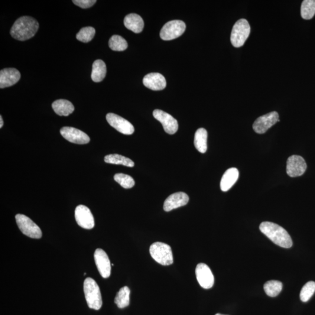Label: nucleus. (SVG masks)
Wrapping results in <instances>:
<instances>
[{
	"label": "nucleus",
	"mask_w": 315,
	"mask_h": 315,
	"mask_svg": "<svg viewBox=\"0 0 315 315\" xmlns=\"http://www.w3.org/2000/svg\"><path fill=\"white\" fill-rule=\"evenodd\" d=\"M39 27L40 25L35 18L24 16L14 22L10 34L15 40L25 41L34 37L38 31Z\"/></svg>",
	"instance_id": "f257e3e1"
},
{
	"label": "nucleus",
	"mask_w": 315,
	"mask_h": 315,
	"mask_svg": "<svg viewBox=\"0 0 315 315\" xmlns=\"http://www.w3.org/2000/svg\"><path fill=\"white\" fill-rule=\"evenodd\" d=\"M259 228L275 244L284 248H290L292 246L290 235L286 230L277 224L264 222L260 225Z\"/></svg>",
	"instance_id": "f03ea898"
},
{
	"label": "nucleus",
	"mask_w": 315,
	"mask_h": 315,
	"mask_svg": "<svg viewBox=\"0 0 315 315\" xmlns=\"http://www.w3.org/2000/svg\"><path fill=\"white\" fill-rule=\"evenodd\" d=\"M84 292L88 306L90 309L100 310L102 306L101 293L98 285L93 279H86L84 282Z\"/></svg>",
	"instance_id": "7ed1b4c3"
},
{
	"label": "nucleus",
	"mask_w": 315,
	"mask_h": 315,
	"mask_svg": "<svg viewBox=\"0 0 315 315\" xmlns=\"http://www.w3.org/2000/svg\"><path fill=\"white\" fill-rule=\"evenodd\" d=\"M149 253L152 259L159 264L169 266L174 263L171 246L166 243L160 242L152 243L149 248Z\"/></svg>",
	"instance_id": "20e7f679"
},
{
	"label": "nucleus",
	"mask_w": 315,
	"mask_h": 315,
	"mask_svg": "<svg viewBox=\"0 0 315 315\" xmlns=\"http://www.w3.org/2000/svg\"><path fill=\"white\" fill-rule=\"evenodd\" d=\"M251 33V27L248 21L245 19H239L233 25L230 42L233 46L240 47L244 45Z\"/></svg>",
	"instance_id": "39448f33"
},
{
	"label": "nucleus",
	"mask_w": 315,
	"mask_h": 315,
	"mask_svg": "<svg viewBox=\"0 0 315 315\" xmlns=\"http://www.w3.org/2000/svg\"><path fill=\"white\" fill-rule=\"evenodd\" d=\"M16 222L21 231L24 235L33 239H41L42 232L41 228L29 217L18 214L15 216Z\"/></svg>",
	"instance_id": "423d86ee"
},
{
	"label": "nucleus",
	"mask_w": 315,
	"mask_h": 315,
	"mask_svg": "<svg viewBox=\"0 0 315 315\" xmlns=\"http://www.w3.org/2000/svg\"><path fill=\"white\" fill-rule=\"evenodd\" d=\"M186 29V24L182 21L173 20L165 24L160 32V37L164 41H171L180 37Z\"/></svg>",
	"instance_id": "0eeeda50"
},
{
	"label": "nucleus",
	"mask_w": 315,
	"mask_h": 315,
	"mask_svg": "<svg viewBox=\"0 0 315 315\" xmlns=\"http://www.w3.org/2000/svg\"><path fill=\"white\" fill-rule=\"evenodd\" d=\"M280 121L277 112H271L259 117L253 125V129L258 134H264L268 130Z\"/></svg>",
	"instance_id": "6e6552de"
},
{
	"label": "nucleus",
	"mask_w": 315,
	"mask_h": 315,
	"mask_svg": "<svg viewBox=\"0 0 315 315\" xmlns=\"http://www.w3.org/2000/svg\"><path fill=\"white\" fill-rule=\"evenodd\" d=\"M106 120L110 126L123 135H131L135 132L134 126L131 123L115 113H108Z\"/></svg>",
	"instance_id": "1a4fd4ad"
},
{
	"label": "nucleus",
	"mask_w": 315,
	"mask_h": 315,
	"mask_svg": "<svg viewBox=\"0 0 315 315\" xmlns=\"http://www.w3.org/2000/svg\"><path fill=\"white\" fill-rule=\"evenodd\" d=\"M307 168L304 159L299 155H292L287 162V174L289 177L295 178L303 175Z\"/></svg>",
	"instance_id": "9d476101"
},
{
	"label": "nucleus",
	"mask_w": 315,
	"mask_h": 315,
	"mask_svg": "<svg viewBox=\"0 0 315 315\" xmlns=\"http://www.w3.org/2000/svg\"><path fill=\"white\" fill-rule=\"evenodd\" d=\"M60 134L72 143L86 144L90 141V138L86 133L71 127H64L60 130Z\"/></svg>",
	"instance_id": "9b49d317"
},
{
	"label": "nucleus",
	"mask_w": 315,
	"mask_h": 315,
	"mask_svg": "<svg viewBox=\"0 0 315 315\" xmlns=\"http://www.w3.org/2000/svg\"><path fill=\"white\" fill-rule=\"evenodd\" d=\"M75 218L78 225L87 229H92L95 226L94 218L90 210L84 205L77 206L75 210Z\"/></svg>",
	"instance_id": "f8f14e48"
},
{
	"label": "nucleus",
	"mask_w": 315,
	"mask_h": 315,
	"mask_svg": "<svg viewBox=\"0 0 315 315\" xmlns=\"http://www.w3.org/2000/svg\"><path fill=\"white\" fill-rule=\"evenodd\" d=\"M155 119L160 122L165 132L169 135H174L178 130V123L176 119L168 113L161 110L156 109L153 112Z\"/></svg>",
	"instance_id": "ddd939ff"
},
{
	"label": "nucleus",
	"mask_w": 315,
	"mask_h": 315,
	"mask_svg": "<svg viewBox=\"0 0 315 315\" xmlns=\"http://www.w3.org/2000/svg\"><path fill=\"white\" fill-rule=\"evenodd\" d=\"M196 275L200 286L204 289L212 288L214 284V277L209 266L204 264L197 265Z\"/></svg>",
	"instance_id": "4468645a"
},
{
	"label": "nucleus",
	"mask_w": 315,
	"mask_h": 315,
	"mask_svg": "<svg viewBox=\"0 0 315 315\" xmlns=\"http://www.w3.org/2000/svg\"><path fill=\"white\" fill-rule=\"evenodd\" d=\"M95 264L97 270L103 278L110 277L111 273V265L108 255L102 249H97L94 253Z\"/></svg>",
	"instance_id": "2eb2a0df"
},
{
	"label": "nucleus",
	"mask_w": 315,
	"mask_h": 315,
	"mask_svg": "<svg viewBox=\"0 0 315 315\" xmlns=\"http://www.w3.org/2000/svg\"><path fill=\"white\" fill-rule=\"evenodd\" d=\"M189 197L183 192H178L172 194L165 200L164 210L165 212H171L172 210L186 205L189 202Z\"/></svg>",
	"instance_id": "dca6fc26"
},
{
	"label": "nucleus",
	"mask_w": 315,
	"mask_h": 315,
	"mask_svg": "<svg viewBox=\"0 0 315 315\" xmlns=\"http://www.w3.org/2000/svg\"><path fill=\"white\" fill-rule=\"evenodd\" d=\"M21 79V74L14 68H6L0 71V88L1 89L11 87Z\"/></svg>",
	"instance_id": "f3484780"
},
{
	"label": "nucleus",
	"mask_w": 315,
	"mask_h": 315,
	"mask_svg": "<svg viewBox=\"0 0 315 315\" xmlns=\"http://www.w3.org/2000/svg\"><path fill=\"white\" fill-rule=\"evenodd\" d=\"M144 85L153 90H160L165 89L167 81L164 76L160 73H150L144 77Z\"/></svg>",
	"instance_id": "a211bd4d"
},
{
	"label": "nucleus",
	"mask_w": 315,
	"mask_h": 315,
	"mask_svg": "<svg viewBox=\"0 0 315 315\" xmlns=\"http://www.w3.org/2000/svg\"><path fill=\"white\" fill-rule=\"evenodd\" d=\"M239 171L236 168L228 169L223 175L221 180L220 187L223 191H228L238 180Z\"/></svg>",
	"instance_id": "6ab92c4d"
},
{
	"label": "nucleus",
	"mask_w": 315,
	"mask_h": 315,
	"mask_svg": "<svg viewBox=\"0 0 315 315\" xmlns=\"http://www.w3.org/2000/svg\"><path fill=\"white\" fill-rule=\"evenodd\" d=\"M125 27L135 34L140 33L143 30L144 23L140 16L131 14L126 16L124 19Z\"/></svg>",
	"instance_id": "aec40b11"
},
{
	"label": "nucleus",
	"mask_w": 315,
	"mask_h": 315,
	"mask_svg": "<svg viewBox=\"0 0 315 315\" xmlns=\"http://www.w3.org/2000/svg\"><path fill=\"white\" fill-rule=\"evenodd\" d=\"M52 108L57 115L68 116L74 111L73 103L66 99H58L52 104Z\"/></svg>",
	"instance_id": "412c9836"
},
{
	"label": "nucleus",
	"mask_w": 315,
	"mask_h": 315,
	"mask_svg": "<svg viewBox=\"0 0 315 315\" xmlns=\"http://www.w3.org/2000/svg\"><path fill=\"white\" fill-rule=\"evenodd\" d=\"M207 132L205 129L197 130L194 135V144L195 147L201 153H205L207 149Z\"/></svg>",
	"instance_id": "4be33fe9"
},
{
	"label": "nucleus",
	"mask_w": 315,
	"mask_h": 315,
	"mask_svg": "<svg viewBox=\"0 0 315 315\" xmlns=\"http://www.w3.org/2000/svg\"><path fill=\"white\" fill-rule=\"evenodd\" d=\"M106 74V66L102 60H96L92 65L91 79L93 82L99 83L105 79Z\"/></svg>",
	"instance_id": "5701e85b"
},
{
	"label": "nucleus",
	"mask_w": 315,
	"mask_h": 315,
	"mask_svg": "<svg viewBox=\"0 0 315 315\" xmlns=\"http://www.w3.org/2000/svg\"><path fill=\"white\" fill-rule=\"evenodd\" d=\"M106 163L122 165L128 167H133L135 166L134 162L131 159L124 157L119 154H110L105 156L104 159Z\"/></svg>",
	"instance_id": "b1692460"
},
{
	"label": "nucleus",
	"mask_w": 315,
	"mask_h": 315,
	"mask_svg": "<svg viewBox=\"0 0 315 315\" xmlns=\"http://www.w3.org/2000/svg\"><path fill=\"white\" fill-rule=\"evenodd\" d=\"M131 290L128 287H123L119 290L115 299V303L121 309L128 307L130 304Z\"/></svg>",
	"instance_id": "393cba45"
},
{
	"label": "nucleus",
	"mask_w": 315,
	"mask_h": 315,
	"mask_svg": "<svg viewBox=\"0 0 315 315\" xmlns=\"http://www.w3.org/2000/svg\"><path fill=\"white\" fill-rule=\"evenodd\" d=\"M301 14L302 18L307 20L313 18L315 14V0H304L301 5Z\"/></svg>",
	"instance_id": "a878e982"
},
{
	"label": "nucleus",
	"mask_w": 315,
	"mask_h": 315,
	"mask_svg": "<svg viewBox=\"0 0 315 315\" xmlns=\"http://www.w3.org/2000/svg\"><path fill=\"white\" fill-rule=\"evenodd\" d=\"M282 288V282L277 280L269 281L264 285L266 294L271 297H277L280 293Z\"/></svg>",
	"instance_id": "bb28decb"
},
{
	"label": "nucleus",
	"mask_w": 315,
	"mask_h": 315,
	"mask_svg": "<svg viewBox=\"0 0 315 315\" xmlns=\"http://www.w3.org/2000/svg\"><path fill=\"white\" fill-rule=\"evenodd\" d=\"M109 46L113 51H124L128 47V42L119 35H113L109 41Z\"/></svg>",
	"instance_id": "cd10ccee"
},
{
	"label": "nucleus",
	"mask_w": 315,
	"mask_h": 315,
	"mask_svg": "<svg viewBox=\"0 0 315 315\" xmlns=\"http://www.w3.org/2000/svg\"><path fill=\"white\" fill-rule=\"evenodd\" d=\"M95 35V29L91 27H84L81 29L76 35L77 40L84 43H88L92 40Z\"/></svg>",
	"instance_id": "c85d7f7f"
},
{
	"label": "nucleus",
	"mask_w": 315,
	"mask_h": 315,
	"mask_svg": "<svg viewBox=\"0 0 315 315\" xmlns=\"http://www.w3.org/2000/svg\"><path fill=\"white\" fill-rule=\"evenodd\" d=\"M114 180L125 189H131L135 184V181L133 178L129 175L124 174H116L114 176Z\"/></svg>",
	"instance_id": "c756f323"
},
{
	"label": "nucleus",
	"mask_w": 315,
	"mask_h": 315,
	"mask_svg": "<svg viewBox=\"0 0 315 315\" xmlns=\"http://www.w3.org/2000/svg\"><path fill=\"white\" fill-rule=\"evenodd\" d=\"M315 292V282L314 281L308 282L302 288L300 292L301 300L304 303L309 301L313 296Z\"/></svg>",
	"instance_id": "7c9ffc66"
},
{
	"label": "nucleus",
	"mask_w": 315,
	"mask_h": 315,
	"mask_svg": "<svg viewBox=\"0 0 315 315\" xmlns=\"http://www.w3.org/2000/svg\"><path fill=\"white\" fill-rule=\"evenodd\" d=\"M74 4L80 6L81 8H89L95 4V0H73Z\"/></svg>",
	"instance_id": "2f4dec72"
},
{
	"label": "nucleus",
	"mask_w": 315,
	"mask_h": 315,
	"mask_svg": "<svg viewBox=\"0 0 315 315\" xmlns=\"http://www.w3.org/2000/svg\"><path fill=\"white\" fill-rule=\"evenodd\" d=\"M3 124H4V122H3L2 116H0V128H2Z\"/></svg>",
	"instance_id": "473e14b6"
},
{
	"label": "nucleus",
	"mask_w": 315,
	"mask_h": 315,
	"mask_svg": "<svg viewBox=\"0 0 315 315\" xmlns=\"http://www.w3.org/2000/svg\"><path fill=\"white\" fill-rule=\"evenodd\" d=\"M216 315H222V314H217Z\"/></svg>",
	"instance_id": "72a5a7b5"
}]
</instances>
